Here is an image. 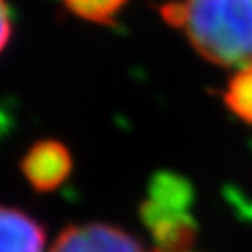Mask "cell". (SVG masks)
I'll use <instances>...</instances> for the list:
<instances>
[{"mask_svg":"<svg viewBox=\"0 0 252 252\" xmlns=\"http://www.w3.org/2000/svg\"><path fill=\"white\" fill-rule=\"evenodd\" d=\"M140 219L159 252H185L196 239L192 185L176 172H157L140 204Z\"/></svg>","mask_w":252,"mask_h":252,"instance_id":"obj_2","label":"cell"},{"mask_svg":"<svg viewBox=\"0 0 252 252\" xmlns=\"http://www.w3.org/2000/svg\"><path fill=\"white\" fill-rule=\"evenodd\" d=\"M51 252H144L126 230L105 222L73 224L62 230Z\"/></svg>","mask_w":252,"mask_h":252,"instance_id":"obj_4","label":"cell"},{"mask_svg":"<svg viewBox=\"0 0 252 252\" xmlns=\"http://www.w3.org/2000/svg\"><path fill=\"white\" fill-rule=\"evenodd\" d=\"M62 2L73 15L97 25H110L127 4V0H62Z\"/></svg>","mask_w":252,"mask_h":252,"instance_id":"obj_7","label":"cell"},{"mask_svg":"<svg viewBox=\"0 0 252 252\" xmlns=\"http://www.w3.org/2000/svg\"><path fill=\"white\" fill-rule=\"evenodd\" d=\"M0 252H45V228L17 207L0 206Z\"/></svg>","mask_w":252,"mask_h":252,"instance_id":"obj_5","label":"cell"},{"mask_svg":"<svg viewBox=\"0 0 252 252\" xmlns=\"http://www.w3.org/2000/svg\"><path fill=\"white\" fill-rule=\"evenodd\" d=\"M73 157L67 146L60 140H37L21 159V172L28 185L37 192H53L69 178Z\"/></svg>","mask_w":252,"mask_h":252,"instance_id":"obj_3","label":"cell"},{"mask_svg":"<svg viewBox=\"0 0 252 252\" xmlns=\"http://www.w3.org/2000/svg\"><path fill=\"white\" fill-rule=\"evenodd\" d=\"M13 34V15L6 0H0V53L8 47Z\"/></svg>","mask_w":252,"mask_h":252,"instance_id":"obj_8","label":"cell"},{"mask_svg":"<svg viewBox=\"0 0 252 252\" xmlns=\"http://www.w3.org/2000/svg\"><path fill=\"white\" fill-rule=\"evenodd\" d=\"M224 101L235 116L252 126V63L241 67L234 75L226 88Z\"/></svg>","mask_w":252,"mask_h":252,"instance_id":"obj_6","label":"cell"},{"mask_svg":"<svg viewBox=\"0 0 252 252\" xmlns=\"http://www.w3.org/2000/svg\"><path fill=\"white\" fill-rule=\"evenodd\" d=\"M161 13L207 62L252 63V0H170Z\"/></svg>","mask_w":252,"mask_h":252,"instance_id":"obj_1","label":"cell"}]
</instances>
